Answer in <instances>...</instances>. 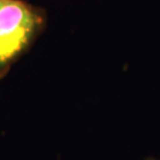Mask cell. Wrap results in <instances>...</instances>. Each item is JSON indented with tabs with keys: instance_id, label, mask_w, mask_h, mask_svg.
I'll list each match as a JSON object with an SVG mask.
<instances>
[{
	"instance_id": "obj_1",
	"label": "cell",
	"mask_w": 160,
	"mask_h": 160,
	"mask_svg": "<svg viewBox=\"0 0 160 160\" xmlns=\"http://www.w3.org/2000/svg\"><path fill=\"white\" fill-rule=\"evenodd\" d=\"M46 9L25 0H0V79L46 29Z\"/></svg>"
},
{
	"instance_id": "obj_2",
	"label": "cell",
	"mask_w": 160,
	"mask_h": 160,
	"mask_svg": "<svg viewBox=\"0 0 160 160\" xmlns=\"http://www.w3.org/2000/svg\"><path fill=\"white\" fill-rule=\"evenodd\" d=\"M145 160H159V159H156V158H153V157H150V158H147Z\"/></svg>"
}]
</instances>
